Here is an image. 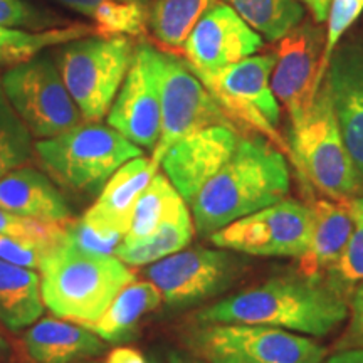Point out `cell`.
Returning <instances> with one entry per match:
<instances>
[{"mask_svg":"<svg viewBox=\"0 0 363 363\" xmlns=\"http://www.w3.org/2000/svg\"><path fill=\"white\" fill-rule=\"evenodd\" d=\"M9 353H11V347H9L6 337L0 333V362L6 360V358L9 357Z\"/></svg>","mask_w":363,"mask_h":363,"instance_id":"cell-44","label":"cell"},{"mask_svg":"<svg viewBox=\"0 0 363 363\" xmlns=\"http://www.w3.org/2000/svg\"><path fill=\"white\" fill-rule=\"evenodd\" d=\"M316 24V22H315ZM310 21H303L278 39L271 88L291 118V128L305 120L318 89V67L323 52V33Z\"/></svg>","mask_w":363,"mask_h":363,"instance_id":"cell-14","label":"cell"},{"mask_svg":"<svg viewBox=\"0 0 363 363\" xmlns=\"http://www.w3.org/2000/svg\"><path fill=\"white\" fill-rule=\"evenodd\" d=\"M313 230L311 206L283 199L211 235L214 246L247 256L301 257Z\"/></svg>","mask_w":363,"mask_h":363,"instance_id":"cell-11","label":"cell"},{"mask_svg":"<svg viewBox=\"0 0 363 363\" xmlns=\"http://www.w3.org/2000/svg\"><path fill=\"white\" fill-rule=\"evenodd\" d=\"M274 62V52L261 56L252 54L212 74L197 76L220 104L233 125L246 126L283 153H289V145L278 130L281 108L271 88Z\"/></svg>","mask_w":363,"mask_h":363,"instance_id":"cell-8","label":"cell"},{"mask_svg":"<svg viewBox=\"0 0 363 363\" xmlns=\"http://www.w3.org/2000/svg\"><path fill=\"white\" fill-rule=\"evenodd\" d=\"M194 230L192 212L189 211L187 202L180 199L147 239L133 244L121 242L115 256L128 266H150L187 247L194 238Z\"/></svg>","mask_w":363,"mask_h":363,"instance_id":"cell-22","label":"cell"},{"mask_svg":"<svg viewBox=\"0 0 363 363\" xmlns=\"http://www.w3.org/2000/svg\"><path fill=\"white\" fill-rule=\"evenodd\" d=\"M0 84L35 138H52L83 120L57 65L49 56L17 62L2 76Z\"/></svg>","mask_w":363,"mask_h":363,"instance_id":"cell-9","label":"cell"},{"mask_svg":"<svg viewBox=\"0 0 363 363\" xmlns=\"http://www.w3.org/2000/svg\"><path fill=\"white\" fill-rule=\"evenodd\" d=\"M66 225L67 222H43L0 208V234L13 235V238L38 240V242L54 246L61 242Z\"/></svg>","mask_w":363,"mask_h":363,"instance_id":"cell-34","label":"cell"},{"mask_svg":"<svg viewBox=\"0 0 363 363\" xmlns=\"http://www.w3.org/2000/svg\"><path fill=\"white\" fill-rule=\"evenodd\" d=\"M0 62H4V61H2V57H0Z\"/></svg>","mask_w":363,"mask_h":363,"instance_id":"cell-46","label":"cell"},{"mask_svg":"<svg viewBox=\"0 0 363 363\" xmlns=\"http://www.w3.org/2000/svg\"><path fill=\"white\" fill-rule=\"evenodd\" d=\"M33 135L0 84V177L24 167L33 157Z\"/></svg>","mask_w":363,"mask_h":363,"instance_id":"cell-29","label":"cell"},{"mask_svg":"<svg viewBox=\"0 0 363 363\" xmlns=\"http://www.w3.org/2000/svg\"><path fill=\"white\" fill-rule=\"evenodd\" d=\"M135 45L125 35H94L69 40L56 65L84 121H101L126 78Z\"/></svg>","mask_w":363,"mask_h":363,"instance_id":"cell-6","label":"cell"},{"mask_svg":"<svg viewBox=\"0 0 363 363\" xmlns=\"http://www.w3.org/2000/svg\"><path fill=\"white\" fill-rule=\"evenodd\" d=\"M74 363H99V362H91V358H89V360H79V362H74Z\"/></svg>","mask_w":363,"mask_h":363,"instance_id":"cell-45","label":"cell"},{"mask_svg":"<svg viewBox=\"0 0 363 363\" xmlns=\"http://www.w3.org/2000/svg\"><path fill=\"white\" fill-rule=\"evenodd\" d=\"M125 234L113 229H104L89 224L83 219L67 222L65 235L61 240L71 246L83 249L94 254H115L120 244L123 242Z\"/></svg>","mask_w":363,"mask_h":363,"instance_id":"cell-33","label":"cell"},{"mask_svg":"<svg viewBox=\"0 0 363 363\" xmlns=\"http://www.w3.org/2000/svg\"><path fill=\"white\" fill-rule=\"evenodd\" d=\"M321 363H363V348H345L325 358Z\"/></svg>","mask_w":363,"mask_h":363,"instance_id":"cell-41","label":"cell"},{"mask_svg":"<svg viewBox=\"0 0 363 363\" xmlns=\"http://www.w3.org/2000/svg\"><path fill=\"white\" fill-rule=\"evenodd\" d=\"M89 19L94 24V33L108 38H140L148 30V9L143 2H103L89 13Z\"/></svg>","mask_w":363,"mask_h":363,"instance_id":"cell-30","label":"cell"},{"mask_svg":"<svg viewBox=\"0 0 363 363\" xmlns=\"http://www.w3.org/2000/svg\"><path fill=\"white\" fill-rule=\"evenodd\" d=\"M44 308L38 272L0 259V325L26 330L43 316Z\"/></svg>","mask_w":363,"mask_h":363,"instance_id":"cell-23","label":"cell"},{"mask_svg":"<svg viewBox=\"0 0 363 363\" xmlns=\"http://www.w3.org/2000/svg\"><path fill=\"white\" fill-rule=\"evenodd\" d=\"M363 11V0H331V6L326 17V35L321 52L320 67H318V84H323L326 69L335 49L338 48L343 34L355 24Z\"/></svg>","mask_w":363,"mask_h":363,"instance_id":"cell-32","label":"cell"},{"mask_svg":"<svg viewBox=\"0 0 363 363\" xmlns=\"http://www.w3.org/2000/svg\"><path fill=\"white\" fill-rule=\"evenodd\" d=\"M158 169L160 163H157L152 157L140 155L131 158L108 179L96 202L81 219L126 235L130 230L135 203L153 177L158 174Z\"/></svg>","mask_w":363,"mask_h":363,"instance_id":"cell-18","label":"cell"},{"mask_svg":"<svg viewBox=\"0 0 363 363\" xmlns=\"http://www.w3.org/2000/svg\"><path fill=\"white\" fill-rule=\"evenodd\" d=\"M57 4H61V6H65L67 9H71V11L78 12V13H83V16L89 17V13L96 9L99 4L103 2H110V0H56ZM125 2H143L147 4L148 0H125Z\"/></svg>","mask_w":363,"mask_h":363,"instance_id":"cell-39","label":"cell"},{"mask_svg":"<svg viewBox=\"0 0 363 363\" xmlns=\"http://www.w3.org/2000/svg\"><path fill=\"white\" fill-rule=\"evenodd\" d=\"M291 187L284 153L262 138H240L234 155L190 203L195 230L211 238L230 222L283 201Z\"/></svg>","mask_w":363,"mask_h":363,"instance_id":"cell-2","label":"cell"},{"mask_svg":"<svg viewBox=\"0 0 363 363\" xmlns=\"http://www.w3.org/2000/svg\"><path fill=\"white\" fill-rule=\"evenodd\" d=\"M326 283L347 298L363 283V224L355 220V229L340 257L328 267Z\"/></svg>","mask_w":363,"mask_h":363,"instance_id":"cell-31","label":"cell"},{"mask_svg":"<svg viewBox=\"0 0 363 363\" xmlns=\"http://www.w3.org/2000/svg\"><path fill=\"white\" fill-rule=\"evenodd\" d=\"M311 13V19L316 24H323L328 17L331 0H299Z\"/></svg>","mask_w":363,"mask_h":363,"instance_id":"cell-40","label":"cell"},{"mask_svg":"<svg viewBox=\"0 0 363 363\" xmlns=\"http://www.w3.org/2000/svg\"><path fill=\"white\" fill-rule=\"evenodd\" d=\"M104 363H148L143 353L133 347H118L108 353Z\"/></svg>","mask_w":363,"mask_h":363,"instance_id":"cell-38","label":"cell"},{"mask_svg":"<svg viewBox=\"0 0 363 363\" xmlns=\"http://www.w3.org/2000/svg\"><path fill=\"white\" fill-rule=\"evenodd\" d=\"M239 140L234 126L214 125L185 136L167 150L160 167L187 206L230 160Z\"/></svg>","mask_w":363,"mask_h":363,"instance_id":"cell-16","label":"cell"},{"mask_svg":"<svg viewBox=\"0 0 363 363\" xmlns=\"http://www.w3.org/2000/svg\"><path fill=\"white\" fill-rule=\"evenodd\" d=\"M167 363H207V362H203V360H201V358L194 357L192 353L185 355V353L172 352V353H169V357H167Z\"/></svg>","mask_w":363,"mask_h":363,"instance_id":"cell-42","label":"cell"},{"mask_svg":"<svg viewBox=\"0 0 363 363\" xmlns=\"http://www.w3.org/2000/svg\"><path fill=\"white\" fill-rule=\"evenodd\" d=\"M0 208L43 222H69L72 211L56 185L33 167L0 177Z\"/></svg>","mask_w":363,"mask_h":363,"instance_id":"cell-20","label":"cell"},{"mask_svg":"<svg viewBox=\"0 0 363 363\" xmlns=\"http://www.w3.org/2000/svg\"><path fill=\"white\" fill-rule=\"evenodd\" d=\"M182 199L165 174H157L136 201L131 212L130 230L123 242L133 244L147 239L160 224L167 212Z\"/></svg>","mask_w":363,"mask_h":363,"instance_id":"cell-27","label":"cell"},{"mask_svg":"<svg viewBox=\"0 0 363 363\" xmlns=\"http://www.w3.org/2000/svg\"><path fill=\"white\" fill-rule=\"evenodd\" d=\"M108 125L140 148L157 147L162 133V99L157 76V49L135 48L126 78L108 111Z\"/></svg>","mask_w":363,"mask_h":363,"instance_id":"cell-13","label":"cell"},{"mask_svg":"<svg viewBox=\"0 0 363 363\" xmlns=\"http://www.w3.org/2000/svg\"><path fill=\"white\" fill-rule=\"evenodd\" d=\"M152 363H155V362H152Z\"/></svg>","mask_w":363,"mask_h":363,"instance_id":"cell-47","label":"cell"},{"mask_svg":"<svg viewBox=\"0 0 363 363\" xmlns=\"http://www.w3.org/2000/svg\"><path fill=\"white\" fill-rule=\"evenodd\" d=\"M350 211H352L353 219L363 224V194L350 203Z\"/></svg>","mask_w":363,"mask_h":363,"instance_id":"cell-43","label":"cell"},{"mask_svg":"<svg viewBox=\"0 0 363 363\" xmlns=\"http://www.w3.org/2000/svg\"><path fill=\"white\" fill-rule=\"evenodd\" d=\"M185 345L207 363H321L326 357L323 345L306 335L259 325L197 323Z\"/></svg>","mask_w":363,"mask_h":363,"instance_id":"cell-7","label":"cell"},{"mask_svg":"<svg viewBox=\"0 0 363 363\" xmlns=\"http://www.w3.org/2000/svg\"><path fill=\"white\" fill-rule=\"evenodd\" d=\"M162 301L160 289L152 281L135 279L116 294L108 310L88 328L103 342L118 343L128 338L140 320L157 310Z\"/></svg>","mask_w":363,"mask_h":363,"instance_id":"cell-24","label":"cell"},{"mask_svg":"<svg viewBox=\"0 0 363 363\" xmlns=\"http://www.w3.org/2000/svg\"><path fill=\"white\" fill-rule=\"evenodd\" d=\"M40 294L54 316L93 325L116 294L136 279L133 269L115 254H94L57 242L40 262Z\"/></svg>","mask_w":363,"mask_h":363,"instance_id":"cell-3","label":"cell"},{"mask_svg":"<svg viewBox=\"0 0 363 363\" xmlns=\"http://www.w3.org/2000/svg\"><path fill=\"white\" fill-rule=\"evenodd\" d=\"M261 38L278 40L305 17L299 0H227Z\"/></svg>","mask_w":363,"mask_h":363,"instance_id":"cell-26","label":"cell"},{"mask_svg":"<svg viewBox=\"0 0 363 363\" xmlns=\"http://www.w3.org/2000/svg\"><path fill=\"white\" fill-rule=\"evenodd\" d=\"M363 348V283L358 284L350 299V323L337 342V350Z\"/></svg>","mask_w":363,"mask_h":363,"instance_id":"cell-37","label":"cell"},{"mask_svg":"<svg viewBox=\"0 0 363 363\" xmlns=\"http://www.w3.org/2000/svg\"><path fill=\"white\" fill-rule=\"evenodd\" d=\"M216 2L219 0H153L148 9V29L162 51H184L194 27Z\"/></svg>","mask_w":363,"mask_h":363,"instance_id":"cell-25","label":"cell"},{"mask_svg":"<svg viewBox=\"0 0 363 363\" xmlns=\"http://www.w3.org/2000/svg\"><path fill=\"white\" fill-rule=\"evenodd\" d=\"M94 29L84 26L65 27V29L40 30V33H26V30L11 29L0 26V57L4 62H22L34 57L39 51L52 44L69 43L79 39Z\"/></svg>","mask_w":363,"mask_h":363,"instance_id":"cell-28","label":"cell"},{"mask_svg":"<svg viewBox=\"0 0 363 363\" xmlns=\"http://www.w3.org/2000/svg\"><path fill=\"white\" fill-rule=\"evenodd\" d=\"M240 267L233 254L220 247H192L153 262L145 274L160 289L167 305L184 308L224 291L238 278Z\"/></svg>","mask_w":363,"mask_h":363,"instance_id":"cell-12","label":"cell"},{"mask_svg":"<svg viewBox=\"0 0 363 363\" xmlns=\"http://www.w3.org/2000/svg\"><path fill=\"white\" fill-rule=\"evenodd\" d=\"M24 347L34 363H74L99 357L106 342L88 326L49 316L27 328Z\"/></svg>","mask_w":363,"mask_h":363,"instance_id":"cell-19","label":"cell"},{"mask_svg":"<svg viewBox=\"0 0 363 363\" xmlns=\"http://www.w3.org/2000/svg\"><path fill=\"white\" fill-rule=\"evenodd\" d=\"M323 83L328 88L343 142L363 182V44L345 43L335 49Z\"/></svg>","mask_w":363,"mask_h":363,"instance_id":"cell-17","label":"cell"},{"mask_svg":"<svg viewBox=\"0 0 363 363\" xmlns=\"http://www.w3.org/2000/svg\"><path fill=\"white\" fill-rule=\"evenodd\" d=\"M289 155L299 179L331 201L352 203L362 195L363 182L343 142L325 83L305 120L291 128Z\"/></svg>","mask_w":363,"mask_h":363,"instance_id":"cell-4","label":"cell"},{"mask_svg":"<svg viewBox=\"0 0 363 363\" xmlns=\"http://www.w3.org/2000/svg\"><path fill=\"white\" fill-rule=\"evenodd\" d=\"M262 48V38L227 2H216L185 40V61L195 74H212Z\"/></svg>","mask_w":363,"mask_h":363,"instance_id":"cell-15","label":"cell"},{"mask_svg":"<svg viewBox=\"0 0 363 363\" xmlns=\"http://www.w3.org/2000/svg\"><path fill=\"white\" fill-rule=\"evenodd\" d=\"M157 76L162 99V133L152 153L157 163L172 145L195 131L214 125L234 126L185 59L157 49Z\"/></svg>","mask_w":363,"mask_h":363,"instance_id":"cell-10","label":"cell"},{"mask_svg":"<svg viewBox=\"0 0 363 363\" xmlns=\"http://www.w3.org/2000/svg\"><path fill=\"white\" fill-rule=\"evenodd\" d=\"M313 230L305 254L299 259V274L308 279H323L321 274L338 259L350 240L355 219L350 203L320 199L311 206Z\"/></svg>","mask_w":363,"mask_h":363,"instance_id":"cell-21","label":"cell"},{"mask_svg":"<svg viewBox=\"0 0 363 363\" xmlns=\"http://www.w3.org/2000/svg\"><path fill=\"white\" fill-rule=\"evenodd\" d=\"M51 247V244L0 234V259L22 267H29L34 271H39L40 262Z\"/></svg>","mask_w":363,"mask_h":363,"instance_id":"cell-35","label":"cell"},{"mask_svg":"<svg viewBox=\"0 0 363 363\" xmlns=\"http://www.w3.org/2000/svg\"><path fill=\"white\" fill-rule=\"evenodd\" d=\"M54 19L26 0H0V26L45 30Z\"/></svg>","mask_w":363,"mask_h":363,"instance_id":"cell-36","label":"cell"},{"mask_svg":"<svg viewBox=\"0 0 363 363\" xmlns=\"http://www.w3.org/2000/svg\"><path fill=\"white\" fill-rule=\"evenodd\" d=\"M347 299L323 279L274 278L203 308L195 321L259 325L323 338L345 323Z\"/></svg>","mask_w":363,"mask_h":363,"instance_id":"cell-1","label":"cell"},{"mask_svg":"<svg viewBox=\"0 0 363 363\" xmlns=\"http://www.w3.org/2000/svg\"><path fill=\"white\" fill-rule=\"evenodd\" d=\"M40 163L49 175L71 190H96L131 158L142 155L110 125L88 121L35 143Z\"/></svg>","mask_w":363,"mask_h":363,"instance_id":"cell-5","label":"cell"}]
</instances>
